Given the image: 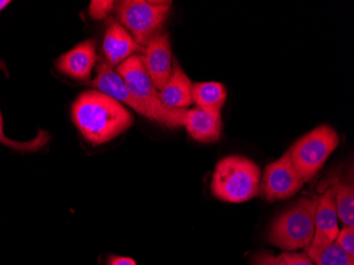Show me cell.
<instances>
[{
    "label": "cell",
    "mask_w": 354,
    "mask_h": 265,
    "mask_svg": "<svg viewBox=\"0 0 354 265\" xmlns=\"http://www.w3.org/2000/svg\"><path fill=\"white\" fill-rule=\"evenodd\" d=\"M0 68H3V64L0 62ZM48 136L45 131H41L39 136L35 140L28 141V143H17V141L11 140L6 136L3 133V116L0 113V143L8 145L12 149L19 151H35L41 149V147L47 143Z\"/></svg>",
    "instance_id": "18"
},
{
    "label": "cell",
    "mask_w": 354,
    "mask_h": 265,
    "mask_svg": "<svg viewBox=\"0 0 354 265\" xmlns=\"http://www.w3.org/2000/svg\"><path fill=\"white\" fill-rule=\"evenodd\" d=\"M115 3L111 0H93L89 5V15L91 19H105L111 10L114 9Z\"/></svg>",
    "instance_id": "19"
},
{
    "label": "cell",
    "mask_w": 354,
    "mask_h": 265,
    "mask_svg": "<svg viewBox=\"0 0 354 265\" xmlns=\"http://www.w3.org/2000/svg\"><path fill=\"white\" fill-rule=\"evenodd\" d=\"M286 265H315L307 254L286 252L280 255Z\"/></svg>",
    "instance_id": "22"
},
{
    "label": "cell",
    "mask_w": 354,
    "mask_h": 265,
    "mask_svg": "<svg viewBox=\"0 0 354 265\" xmlns=\"http://www.w3.org/2000/svg\"><path fill=\"white\" fill-rule=\"evenodd\" d=\"M315 199L301 197L274 220L268 241L286 252L308 248L315 231Z\"/></svg>",
    "instance_id": "4"
},
{
    "label": "cell",
    "mask_w": 354,
    "mask_h": 265,
    "mask_svg": "<svg viewBox=\"0 0 354 265\" xmlns=\"http://www.w3.org/2000/svg\"><path fill=\"white\" fill-rule=\"evenodd\" d=\"M159 95L162 102L171 109H186L192 105V83L175 59H173L172 73L159 91Z\"/></svg>",
    "instance_id": "13"
},
{
    "label": "cell",
    "mask_w": 354,
    "mask_h": 265,
    "mask_svg": "<svg viewBox=\"0 0 354 265\" xmlns=\"http://www.w3.org/2000/svg\"><path fill=\"white\" fill-rule=\"evenodd\" d=\"M143 62L155 87L158 91L168 82L173 71V55L168 33L153 37L146 45Z\"/></svg>",
    "instance_id": "8"
},
{
    "label": "cell",
    "mask_w": 354,
    "mask_h": 265,
    "mask_svg": "<svg viewBox=\"0 0 354 265\" xmlns=\"http://www.w3.org/2000/svg\"><path fill=\"white\" fill-rule=\"evenodd\" d=\"M304 185L286 152L278 161L266 165L260 181V193L268 202L283 201L294 197Z\"/></svg>",
    "instance_id": "7"
},
{
    "label": "cell",
    "mask_w": 354,
    "mask_h": 265,
    "mask_svg": "<svg viewBox=\"0 0 354 265\" xmlns=\"http://www.w3.org/2000/svg\"><path fill=\"white\" fill-rule=\"evenodd\" d=\"M117 73L123 77L137 101L148 113V119L168 127L184 125L187 109H171L160 100L158 89L155 87L147 71L143 57L134 55L118 65Z\"/></svg>",
    "instance_id": "3"
},
{
    "label": "cell",
    "mask_w": 354,
    "mask_h": 265,
    "mask_svg": "<svg viewBox=\"0 0 354 265\" xmlns=\"http://www.w3.org/2000/svg\"><path fill=\"white\" fill-rule=\"evenodd\" d=\"M315 231L310 246L322 247L335 242L339 232V214L336 209L333 187L330 186L316 197Z\"/></svg>",
    "instance_id": "9"
},
{
    "label": "cell",
    "mask_w": 354,
    "mask_h": 265,
    "mask_svg": "<svg viewBox=\"0 0 354 265\" xmlns=\"http://www.w3.org/2000/svg\"><path fill=\"white\" fill-rule=\"evenodd\" d=\"M171 1L124 0L117 7L119 21L139 46L158 35L170 13Z\"/></svg>",
    "instance_id": "6"
},
{
    "label": "cell",
    "mask_w": 354,
    "mask_h": 265,
    "mask_svg": "<svg viewBox=\"0 0 354 265\" xmlns=\"http://www.w3.org/2000/svg\"><path fill=\"white\" fill-rule=\"evenodd\" d=\"M107 265H137L130 257L111 256L107 259Z\"/></svg>",
    "instance_id": "23"
},
{
    "label": "cell",
    "mask_w": 354,
    "mask_h": 265,
    "mask_svg": "<svg viewBox=\"0 0 354 265\" xmlns=\"http://www.w3.org/2000/svg\"><path fill=\"white\" fill-rule=\"evenodd\" d=\"M261 170L243 156L224 157L216 165L212 179V192L218 200L244 203L260 194Z\"/></svg>",
    "instance_id": "2"
},
{
    "label": "cell",
    "mask_w": 354,
    "mask_h": 265,
    "mask_svg": "<svg viewBox=\"0 0 354 265\" xmlns=\"http://www.w3.org/2000/svg\"><path fill=\"white\" fill-rule=\"evenodd\" d=\"M336 244L343 248L348 255L354 257V228L351 226H345L342 230H339L337 238H336Z\"/></svg>",
    "instance_id": "20"
},
{
    "label": "cell",
    "mask_w": 354,
    "mask_h": 265,
    "mask_svg": "<svg viewBox=\"0 0 354 265\" xmlns=\"http://www.w3.org/2000/svg\"><path fill=\"white\" fill-rule=\"evenodd\" d=\"M250 265H286L281 256H275L270 252L256 253L250 259Z\"/></svg>",
    "instance_id": "21"
},
{
    "label": "cell",
    "mask_w": 354,
    "mask_h": 265,
    "mask_svg": "<svg viewBox=\"0 0 354 265\" xmlns=\"http://www.w3.org/2000/svg\"><path fill=\"white\" fill-rule=\"evenodd\" d=\"M307 250L308 256L315 265H354V257L336 243L322 247L309 246Z\"/></svg>",
    "instance_id": "17"
},
{
    "label": "cell",
    "mask_w": 354,
    "mask_h": 265,
    "mask_svg": "<svg viewBox=\"0 0 354 265\" xmlns=\"http://www.w3.org/2000/svg\"><path fill=\"white\" fill-rule=\"evenodd\" d=\"M184 125L194 140L210 143L218 141L222 134L221 111L196 109L187 111Z\"/></svg>",
    "instance_id": "12"
},
{
    "label": "cell",
    "mask_w": 354,
    "mask_h": 265,
    "mask_svg": "<svg viewBox=\"0 0 354 265\" xmlns=\"http://www.w3.org/2000/svg\"><path fill=\"white\" fill-rule=\"evenodd\" d=\"M227 91L220 82H198L192 84V101L196 107L221 111Z\"/></svg>",
    "instance_id": "15"
},
{
    "label": "cell",
    "mask_w": 354,
    "mask_h": 265,
    "mask_svg": "<svg viewBox=\"0 0 354 265\" xmlns=\"http://www.w3.org/2000/svg\"><path fill=\"white\" fill-rule=\"evenodd\" d=\"M10 3H11V1H8V0H0V12L3 11Z\"/></svg>",
    "instance_id": "24"
},
{
    "label": "cell",
    "mask_w": 354,
    "mask_h": 265,
    "mask_svg": "<svg viewBox=\"0 0 354 265\" xmlns=\"http://www.w3.org/2000/svg\"><path fill=\"white\" fill-rule=\"evenodd\" d=\"M91 85L99 93L106 95L122 105H127L139 115L148 118V113L145 107L137 101L123 77L113 68L111 64L103 63L99 66L98 73Z\"/></svg>",
    "instance_id": "10"
},
{
    "label": "cell",
    "mask_w": 354,
    "mask_h": 265,
    "mask_svg": "<svg viewBox=\"0 0 354 265\" xmlns=\"http://www.w3.org/2000/svg\"><path fill=\"white\" fill-rule=\"evenodd\" d=\"M95 61V43L85 41L59 57L57 67L62 73L71 79L86 81L91 79Z\"/></svg>",
    "instance_id": "11"
},
{
    "label": "cell",
    "mask_w": 354,
    "mask_h": 265,
    "mask_svg": "<svg viewBox=\"0 0 354 265\" xmlns=\"http://www.w3.org/2000/svg\"><path fill=\"white\" fill-rule=\"evenodd\" d=\"M73 123L89 143L104 145L134 125V117L121 103L98 91H87L71 109Z\"/></svg>",
    "instance_id": "1"
},
{
    "label": "cell",
    "mask_w": 354,
    "mask_h": 265,
    "mask_svg": "<svg viewBox=\"0 0 354 265\" xmlns=\"http://www.w3.org/2000/svg\"><path fill=\"white\" fill-rule=\"evenodd\" d=\"M335 194L336 209L339 219L345 226L354 227V188L353 185L344 184L339 179L330 181Z\"/></svg>",
    "instance_id": "16"
},
{
    "label": "cell",
    "mask_w": 354,
    "mask_h": 265,
    "mask_svg": "<svg viewBox=\"0 0 354 265\" xmlns=\"http://www.w3.org/2000/svg\"><path fill=\"white\" fill-rule=\"evenodd\" d=\"M139 49L140 46L121 24L113 23L107 28L103 41V51L111 66L120 65L125 60L134 55Z\"/></svg>",
    "instance_id": "14"
},
{
    "label": "cell",
    "mask_w": 354,
    "mask_h": 265,
    "mask_svg": "<svg viewBox=\"0 0 354 265\" xmlns=\"http://www.w3.org/2000/svg\"><path fill=\"white\" fill-rule=\"evenodd\" d=\"M339 145V136L330 125H323L298 139L288 151L292 165L304 183L323 168Z\"/></svg>",
    "instance_id": "5"
}]
</instances>
